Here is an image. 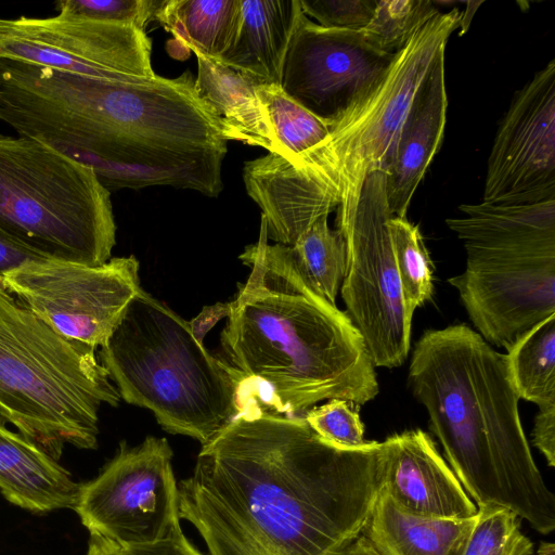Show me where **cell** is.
Returning <instances> with one entry per match:
<instances>
[{"instance_id": "obj_1", "label": "cell", "mask_w": 555, "mask_h": 555, "mask_svg": "<svg viewBox=\"0 0 555 555\" xmlns=\"http://www.w3.org/2000/svg\"><path fill=\"white\" fill-rule=\"evenodd\" d=\"M383 473V442L339 448L242 400L178 483L179 514L209 555H332L363 532Z\"/></svg>"}, {"instance_id": "obj_2", "label": "cell", "mask_w": 555, "mask_h": 555, "mask_svg": "<svg viewBox=\"0 0 555 555\" xmlns=\"http://www.w3.org/2000/svg\"><path fill=\"white\" fill-rule=\"evenodd\" d=\"M238 258L250 274L230 301L220 343L240 377V401L304 416L324 400L374 399L375 366L359 330L308 284L289 246L268 243L262 219L257 242Z\"/></svg>"}, {"instance_id": "obj_3", "label": "cell", "mask_w": 555, "mask_h": 555, "mask_svg": "<svg viewBox=\"0 0 555 555\" xmlns=\"http://www.w3.org/2000/svg\"><path fill=\"white\" fill-rule=\"evenodd\" d=\"M408 380L477 506L508 508L538 532L551 533L555 496L524 433L506 354L465 324L428 330L415 345Z\"/></svg>"}, {"instance_id": "obj_4", "label": "cell", "mask_w": 555, "mask_h": 555, "mask_svg": "<svg viewBox=\"0 0 555 555\" xmlns=\"http://www.w3.org/2000/svg\"><path fill=\"white\" fill-rule=\"evenodd\" d=\"M462 15L453 8L427 22L386 72L330 120L322 143L293 159L268 153L245 164L246 192L270 225L298 235L336 210V230H349L366 178L385 171L412 102Z\"/></svg>"}, {"instance_id": "obj_5", "label": "cell", "mask_w": 555, "mask_h": 555, "mask_svg": "<svg viewBox=\"0 0 555 555\" xmlns=\"http://www.w3.org/2000/svg\"><path fill=\"white\" fill-rule=\"evenodd\" d=\"M99 356L120 399L152 411L170 434L204 446L241 411L237 373L195 339L189 322L142 288Z\"/></svg>"}, {"instance_id": "obj_6", "label": "cell", "mask_w": 555, "mask_h": 555, "mask_svg": "<svg viewBox=\"0 0 555 555\" xmlns=\"http://www.w3.org/2000/svg\"><path fill=\"white\" fill-rule=\"evenodd\" d=\"M0 286V418L60 461L98 447L99 412L119 392L95 354Z\"/></svg>"}, {"instance_id": "obj_7", "label": "cell", "mask_w": 555, "mask_h": 555, "mask_svg": "<svg viewBox=\"0 0 555 555\" xmlns=\"http://www.w3.org/2000/svg\"><path fill=\"white\" fill-rule=\"evenodd\" d=\"M446 220L463 243L464 271L449 279L481 337L506 351L555 314V199L463 204Z\"/></svg>"}, {"instance_id": "obj_8", "label": "cell", "mask_w": 555, "mask_h": 555, "mask_svg": "<svg viewBox=\"0 0 555 555\" xmlns=\"http://www.w3.org/2000/svg\"><path fill=\"white\" fill-rule=\"evenodd\" d=\"M0 227L48 258L111 259V192L94 170L41 141L0 134Z\"/></svg>"}, {"instance_id": "obj_9", "label": "cell", "mask_w": 555, "mask_h": 555, "mask_svg": "<svg viewBox=\"0 0 555 555\" xmlns=\"http://www.w3.org/2000/svg\"><path fill=\"white\" fill-rule=\"evenodd\" d=\"M386 177L365 180L346 244L341 297L375 367L401 365L410 350L413 314L408 310L389 233ZM338 231V230H337Z\"/></svg>"}, {"instance_id": "obj_10", "label": "cell", "mask_w": 555, "mask_h": 555, "mask_svg": "<svg viewBox=\"0 0 555 555\" xmlns=\"http://www.w3.org/2000/svg\"><path fill=\"white\" fill-rule=\"evenodd\" d=\"M166 438L149 436L116 454L80 483L74 511L91 537L122 550L151 545L181 525L179 490Z\"/></svg>"}, {"instance_id": "obj_11", "label": "cell", "mask_w": 555, "mask_h": 555, "mask_svg": "<svg viewBox=\"0 0 555 555\" xmlns=\"http://www.w3.org/2000/svg\"><path fill=\"white\" fill-rule=\"evenodd\" d=\"M3 288L64 337L96 349L141 288L139 261L134 256L101 266L35 260L8 273Z\"/></svg>"}, {"instance_id": "obj_12", "label": "cell", "mask_w": 555, "mask_h": 555, "mask_svg": "<svg viewBox=\"0 0 555 555\" xmlns=\"http://www.w3.org/2000/svg\"><path fill=\"white\" fill-rule=\"evenodd\" d=\"M152 43L137 27L59 13L0 18V59L108 80L154 77Z\"/></svg>"}, {"instance_id": "obj_13", "label": "cell", "mask_w": 555, "mask_h": 555, "mask_svg": "<svg viewBox=\"0 0 555 555\" xmlns=\"http://www.w3.org/2000/svg\"><path fill=\"white\" fill-rule=\"evenodd\" d=\"M555 199V60L513 98L487 162L482 202L524 205Z\"/></svg>"}, {"instance_id": "obj_14", "label": "cell", "mask_w": 555, "mask_h": 555, "mask_svg": "<svg viewBox=\"0 0 555 555\" xmlns=\"http://www.w3.org/2000/svg\"><path fill=\"white\" fill-rule=\"evenodd\" d=\"M393 56L369 44L362 30L326 28L302 12L289 40L280 86L330 121L386 72Z\"/></svg>"}, {"instance_id": "obj_15", "label": "cell", "mask_w": 555, "mask_h": 555, "mask_svg": "<svg viewBox=\"0 0 555 555\" xmlns=\"http://www.w3.org/2000/svg\"><path fill=\"white\" fill-rule=\"evenodd\" d=\"M382 491L403 511L422 517L468 519L478 508L422 429L383 441Z\"/></svg>"}, {"instance_id": "obj_16", "label": "cell", "mask_w": 555, "mask_h": 555, "mask_svg": "<svg viewBox=\"0 0 555 555\" xmlns=\"http://www.w3.org/2000/svg\"><path fill=\"white\" fill-rule=\"evenodd\" d=\"M444 54L417 91L385 169L392 217L406 218L412 197L440 149L447 120Z\"/></svg>"}, {"instance_id": "obj_17", "label": "cell", "mask_w": 555, "mask_h": 555, "mask_svg": "<svg viewBox=\"0 0 555 555\" xmlns=\"http://www.w3.org/2000/svg\"><path fill=\"white\" fill-rule=\"evenodd\" d=\"M80 483L34 441L0 418V492L31 513L74 509Z\"/></svg>"}, {"instance_id": "obj_18", "label": "cell", "mask_w": 555, "mask_h": 555, "mask_svg": "<svg viewBox=\"0 0 555 555\" xmlns=\"http://www.w3.org/2000/svg\"><path fill=\"white\" fill-rule=\"evenodd\" d=\"M235 40L219 60L256 83L280 85L300 0H241Z\"/></svg>"}, {"instance_id": "obj_19", "label": "cell", "mask_w": 555, "mask_h": 555, "mask_svg": "<svg viewBox=\"0 0 555 555\" xmlns=\"http://www.w3.org/2000/svg\"><path fill=\"white\" fill-rule=\"evenodd\" d=\"M194 54L197 59L196 94L224 139L276 154L272 128L256 93L257 83L218 60Z\"/></svg>"}, {"instance_id": "obj_20", "label": "cell", "mask_w": 555, "mask_h": 555, "mask_svg": "<svg viewBox=\"0 0 555 555\" xmlns=\"http://www.w3.org/2000/svg\"><path fill=\"white\" fill-rule=\"evenodd\" d=\"M476 515L468 519L416 516L380 491L363 532L384 555H463Z\"/></svg>"}, {"instance_id": "obj_21", "label": "cell", "mask_w": 555, "mask_h": 555, "mask_svg": "<svg viewBox=\"0 0 555 555\" xmlns=\"http://www.w3.org/2000/svg\"><path fill=\"white\" fill-rule=\"evenodd\" d=\"M241 0H163L158 21L183 49L220 60L233 44Z\"/></svg>"}, {"instance_id": "obj_22", "label": "cell", "mask_w": 555, "mask_h": 555, "mask_svg": "<svg viewBox=\"0 0 555 555\" xmlns=\"http://www.w3.org/2000/svg\"><path fill=\"white\" fill-rule=\"evenodd\" d=\"M519 398L545 409L555 405V314L524 334L506 353Z\"/></svg>"}, {"instance_id": "obj_23", "label": "cell", "mask_w": 555, "mask_h": 555, "mask_svg": "<svg viewBox=\"0 0 555 555\" xmlns=\"http://www.w3.org/2000/svg\"><path fill=\"white\" fill-rule=\"evenodd\" d=\"M327 218L320 217L289 248L308 284L335 305L345 275L346 244L339 231L328 227Z\"/></svg>"}, {"instance_id": "obj_24", "label": "cell", "mask_w": 555, "mask_h": 555, "mask_svg": "<svg viewBox=\"0 0 555 555\" xmlns=\"http://www.w3.org/2000/svg\"><path fill=\"white\" fill-rule=\"evenodd\" d=\"M256 93L272 128L278 155L293 159L322 143L330 134V121L300 105L280 85L257 83Z\"/></svg>"}, {"instance_id": "obj_25", "label": "cell", "mask_w": 555, "mask_h": 555, "mask_svg": "<svg viewBox=\"0 0 555 555\" xmlns=\"http://www.w3.org/2000/svg\"><path fill=\"white\" fill-rule=\"evenodd\" d=\"M396 266L408 310L433 295V263L417 225L406 218L391 217L388 223Z\"/></svg>"}, {"instance_id": "obj_26", "label": "cell", "mask_w": 555, "mask_h": 555, "mask_svg": "<svg viewBox=\"0 0 555 555\" xmlns=\"http://www.w3.org/2000/svg\"><path fill=\"white\" fill-rule=\"evenodd\" d=\"M439 12L431 0H377L362 33L376 50L396 54Z\"/></svg>"}, {"instance_id": "obj_27", "label": "cell", "mask_w": 555, "mask_h": 555, "mask_svg": "<svg viewBox=\"0 0 555 555\" xmlns=\"http://www.w3.org/2000/svg\"><path fill=\"white\" fill-rule=\"evenodd\" d=\"M520 520L502 506L478 507L463 555H533V544L521 532Z\"/></svg>"}, {"instance_id": "obj_28", "label": "cell", "mask_w": 555, "mask_h": 555, "mask_svg": "<svg viewBox=\"0 0 555 555\" xmlns=\"http://www.w3.org/2000/svg\"><path fill=\"white\" fill-rule=\"evenodd\" d=\"M304 418L317 435L336 447L354 449L367 443L358 409L349 401L327 400L308 410Z\"/></svg>"}, {"instance_id": "obj_29", "label": "cell", "mask_w": 555, "mask_h": 555, "mask_svg": "<svg viewBox=\"0 0 555 555\" xmlns=\"http://www.w3.org/2000/svg\"><path fill=\"white\" fill-rule=\"evenodd\" d=\"M163 0H65L56 3L59 13L96 21L129 24L145 31L155 21Z\"/></svg>"}, {"instance_id": "obj_30", "label": "cell", "mask_w": 555, "mask_h": 555, "mask_svg": "<svg viewBox=\"0 0 555 555\" xmlns=\"http://www.w3.org/2000/svg\"><path fill=\"white\" fill-rule=\"evenodd\" d=\"M377 0H300L302 12L326 28L362 30Z\"/></svg>"}, {"instance_id": "obj_31", "label": "cell", "mask_w": 555, "mask_h": 555, "mask_svg": "<svg viewBox=\"0 0 555 555\" xmlns=\"http://www.w3.org/2000/svg\"><path fill=\"white\" fill-rule=\"evenodd\" d=\"M47 258L0 227V286L3 287L4 276L14 269L26 262Z\"/></svg>"}, {"instance_id": "obj_32", "label": "cell", "mask_w": 555, "mask_h": 555, "mask_svg": "<svg viewBox=\"0 0 555 555\" xmlns=\"http://www.w3.org/2000/svg\"><path fill=\"white\" fill-rule=\"evenodd\" d=\"M124 551L125 555H204L184 535L181 525L157 543Z\"/></svg>"}, {"instance_id": "obj_33", "label": "cell", "mask_w": 555, "mask_h": 555, "mask_svg": "<svg viewBox=\"0 0 555 555\" xmlns=\"http://www.w3.org/2000/svg\"><path fill=\"white\" fill-rule=\"evenodd\" d=\"M533 443L546 459L548 466H555V405L539 409L534 418Z\"/></svg>"}, {"instance_id": "obj_34", "label": "cell", "mask_w": 555, "mask_h": 555, "mask_svg": "<svg viewBox=\"0 0 555 555\" xmlns=\"http://www.w3.org/2000/svg\"><path fill=\"white\" fill-rule=\"evenodd\" d=\"M230 314V302H217L211 306H205L202 311L191 321L190 328L195 339L203 344L204 337L218 321L228 318Z\"/></svg>"}, {"instance_id": "obj_35", "label": "cell", "mask_w": 555, "mask_h": 555, "mask_svg": "<svg viewBox=\"0 0 555 555\" xmlns=\"http://www.w3.org/2000/svg\"><path fill=\"white\" fill-rule=\"evenodd\" d=\"M332 555H384L365 535L360 534Z\"/></svg>"}, {"instance_id": "obj_36", "label": "cell", "mask_w": 555, "mask_h": 555, "mask_svg": "<svg viewBox=\"0 0 555 555\" xmlns=\"http://www.w3.org/2000/svg\"><path fill=\"white\" fill-rule=\"evenodd\" d=\"M87 555H125V551L103 539L90 535Z\"/></svg>"}, {"instance_id": "obj_37", "label": "cell", "mask_w": 555, "mask_h": 555, "mask_svg": "<svg viewBox=\"0 0 555 555\" xmlns=\"http://www.w3.org/2000/svg\"><path fill=\"white\" fill-rule=\"evenodd\" d=\"M538 555H555V545L552 542H541Z\"/></svg>"}]
</instances>
